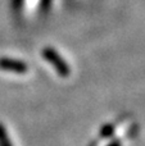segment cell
<instances>
[{"label":"cell","mask_w":145,"mask_h":146,"mask_svg":"<svg viewBox=\"0 0 145 146\" xmlns=\"http://www.w3.org/2000/svg\"><path fill=\"white\" fill-rule=\"evenodd\" d=\"M41 55L44 59L49 62L51 64L54 69L58 72V74L61 77H68L69 73H71V68L67 64V62L59 55V53L53 48H44L41 51Z\"/></svg>","instance_id":"obj_1"},{"label":"cell","mask_w":145,"mask_h":146,"mask_svg":"<svg viewBox=\"0 0 145 146\" xmlns=\"http://www.w3.org/2000/svg\"><path fill=\"white\" fill-rule=\"evenodd\" d=\"M0 146H13L8 136V131L3 123H0Z\"/></svg>","instance_id":"obj_3"},{"label":"cell","mask_w":145,"mask_h":146,"mask_svg":"<svg viewBox=\"0 0 145 146\" xmlns=\"http://www.w3.org/2000/svg\"><path fill=\"white\" fill-rule=\"evenodd\" d=\"M0 69H1V71H7V72H13V73L22 74V73L27 72L28 67H27V64H26L25 62H22V60L3 56V58H0Z\"/></svg>","instance_id":"obj_2"}]
</instances>
